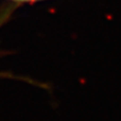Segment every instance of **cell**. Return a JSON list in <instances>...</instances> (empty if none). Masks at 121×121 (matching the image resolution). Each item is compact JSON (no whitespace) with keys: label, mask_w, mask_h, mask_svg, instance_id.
I'll list each match as a JSON object with an SVG mask.
<instances>
[{"label":"cell","mask_w":121,"mask_h":121,"mask_svg":"<svg viewBox=\"0 0 121 121\" xmlns=\"http://www.w3.org/2000/svg\"><path fill=\"white\" fill-rule=\"evenodd\" d=\"M13 2H20V3H27V2H35V1H41V0H10Z\"/></svg>","instance_id":"obj_1"}]
</instances>
